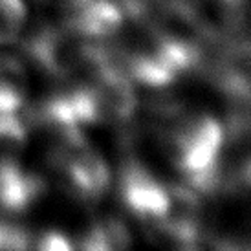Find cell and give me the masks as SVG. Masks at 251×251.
Listing matches in <instances>:
<instances>
[{"label": "cell", "instance_id": "1", "mask_svg": "<svg viewBox=\"0 0 251 251\" xmlns=\"http://www.w3.org/2000/svg\"><path fill=\"white\" fill-rule=\"evenodd\" d=\"M119 193L147 235L160 240L167 218V187L140 161H126L119 175Z\"/></svg>", "mask_w": 251, "mask_h": 251}, {"label": "cell", "instance_id": "2", "mask_svg": "<svg viewBox=\"0 0 251 251\" xmlns=\"http://www.w3.org/2000/svg\"><path fill=\"white\" fill-rule=\"evenodd\" d=\"M28 77L24 64L11 55H0V114H15L26 99Z\"/></svg>", "mask_w": 251, "mask_h": 251}, {"label": "cell", "instance_id": "3", "mask_svg": "<svg viewBox=\"0 0 251 251\" xmlns=\"http://www.w3.org/2000/svg\"><path fill=\"white\" fill-rule=\"evenodd\" d=\"M26 21L22 0H0V44L13 42Z\"/></svg>", "mask_w": 251, "mask_h": 251}, {"label": "cell", "instance_id": "4", "mask_svg": "<svg viewBox=\"0 0 251 251\" xmlns=\"http://www.w3.org/2000/svg\"><path fill=\"white\" fill-rule=\"evenodd\" d=\"M31 246V235L17 222L0 218V250H26Z\"/></svg>", "mask_w": 251, "mask_h": 251}, {"label": "cell", "instance_id": "5", "mask_svg": "<svg viewBox=\"0 0 251 251\" xmlns=\"http://www.w3.org/2000/svg\"><path fill=\"white\" fill-rule=\"evenodd\" d=\"M101 224V229H103V237L106 242V250H123L128 248L130 244V235L126 226L116 216H108L99 220Z\"/></svg>", "mask_w": 251, "mask_h": 251}, {"label": "cell", "instance_id": "6", "mask_svg": "<svg viewBox=\"0 0 251 251\" xmlns=\"http://www.w3.org/2000/svg\"><path fill=\"white\" fill-rule=\"evenodd\" d=\"M37 248L44 251H64L70 250L72 242L64 237L63 233H57V231H48V233H42L39 240H37Z\"/></svg>", "mask_w": 251, "mask_h": 251}]
</instances>
